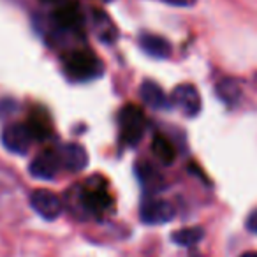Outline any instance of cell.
Here are the masks:
<instances>
[{
  "mask_svg": "<svg viewBox=\"0 0 257 257\" xmlns=\"http://www.w3.org/2000/svg\"><path fill=\"white\" fill-rule=\"evenodd\" d=\"M120 131L121 138L125 140V143L134 145L143 138L145 127H147V120H145L143 111L138 106H125L120 111Z\"/></svg>",
  "mask_w": 257,
  "mask_h": 257,
  "instance_id": "6da1fadb",
  "label": "cell"
},
{
  "mask_svg": "<svg viewBox=\"0 0 257 257\" xmlns=\"http://www.w3.org/2000/svg\"><path fill=\"white\" fill-rule=\"evenodd\" d=\"M34 134L30 125L27 123H11L2 131V145L6 150L16 155H27L32 147Z\"/></svg>",
  "mask_w": 257,
  "mask_h": 257,
  "instance_id": "7a4b0ae2",
  "label": "cell"
},
{
  "mask_svg": "<svg viewBox=\"0 0 257 257\" xmlns=\"http://www.w3.org/2000/svg\"><path fill=\"white\" fill-rule=\"evenodd\" d=\"M30 206L44 220H57L64 211V203L55 192L48 189H37L30 196Z\"/></svg>",
  "mask_w": 257,
  "mask_h": 257,
  "instance_id": "3957f363",
  "label": "cell"
},
{
  "mask_svg": "<svg viewBox=\"0 0 257 257\" xmlns=\"http://www.w3.org/2000/svg\"><path fill=\"white\" fill-rule=\"evenodd\" d=\"M175 215H176V210L169 201L155 199V197L145 199L140 210L141 220L148 225L168 224V222H171L173 218H175Z\"/></svg>",
  "mask_w": 257,
  "mask_h": 257,
  "instance_id": "277c9868",
  "label": "cell"
},
{
  "mask_svg": "<svg viewBox=\"0 0 257 257\" xmlns=\"http://www.w3.org/2000/svg\"><path fill=\"white\" fill-rule=\"evenodd\" d=\"M100 71V62L90 51H72L67 57V72L76 79L95 78Z\"/></svg>",
  "mask_w": 257,
  "mask_h": 257,
  "instance_id": "5b68a950",
  "label": "cell"
},
{
  "mask_svg": "<svg viewBox=\"0 0 257 257\" xmlns=\"http://www.w3.org/2000/svg\"><path fill=\"white\" fill-rule=\"evenodd\" d=\"M171 104L185 116H197L201 111V95L194 85H178L171 93Z\"/></svg>",
  "mask_w": 257,
  "mask_h": 257,
  "instance_id": "8992f818",
  "label": "cell"
},
{
  "mask_svg": "<svg viewBox=\"0 0 257 257\" xmlns=\"http://www.w3.org/2000/svg\"><path fill=\"white\" fill-rule=\"evenodd\" d=\"M62 168L60 155L55 150H43L32 162H30V175L37 180H53L58 175V169Z\"/></svg>",
  "mask_w": 257,
  "mask_h": 257,
  "instance_id": "52a82bcc",
  "label": "cell"
},
{
  "mask_svg": "<svg viewBox=\"0 0 257 257\" xmlns=\"http://www.w3.org/2000/svg\"><path fill=\"white\" fill-rule=\"evenodd\" d=\"M60 161H62V168H65L71 173H79L86 168L88 164V155H86L85 148L79 147V145L69 143L64 145L60 150Z\"/></svg>",
  "mask_w": 257,
  "mask_h": 257,
  "instance_id": "ba28073f",
  "label": "cell"
},
{
  "mask_svg": "<svg viewBox=\"0 0 257 257\" xmlns=\"http://www.w3.org/2000/svg\"><path fill=\"white\" fill-rule=\"evenodd\" d=\"M81 11H79V8L76 4H64L55 11L53 20L58 29L74 32L81 25Z\"/></svg>",
  "mask_w": 257,
  "mask_h": 257,
  "instance_id": "9c48e42d",
  "label": "cell"
},
{
  "mask_svg": "<svg viewBox=\"0 0 257 257\" xmlns=\"http://www.w3.org/2000/svg\"><path fill=\"white\" fill-rule=\"evenodd\" d=\"M140 48L148 57L154 58H168L171 55V46H169L168 41L161 36H155V34H141Z\"/></svg>",
  "mask_w": 257,
  "mask_h": 257,
  "instance_id": "30bf717a",
  "label": "cell"
},
{
  "mask_svg": "<svg viewBox=\"0 0 257 257\" xmlns=\"http://www.w3.org/2000/svg\"><path fill=\"white\" fill-rule=\"evenodd\" d=\"M141 99L147 106L154 107V109H168L169 107V102L171 100L168 99V95L164 93V90L154 81H145L141 85Z\"/></svg>",
  "mask_w": 257,
  "mask_h": 257,
  "instance_id": "8fae6325",
  "label": "cell"
},
{
  "mask_svg": "<svg viewBox=\"0 0 257 257\" xmlns=\"http://www.w3.org/2000/svg\"><path fill=\"white\" fill-rule=\"evenodd\" d=\"M217 95L220 97L222 102L225 104H236L241 97V88H239V83L236 79H231V78H225L222 81L217 83V88H215Z\"/></svg>",
  "mask_w": 257,
  "mask_h": 257,
  "instance_id": "7c38bea8",
  "label": "cell"
},
{
  "mask_svg": "<svg viewBox=\"0 0 257 257\" xmlns=\"http://www.w3.org/2000/svg\"><path fill=\"white\" fill-rule=\"evenodd\" d=\"M152 152L162 162V164H173L176 159V150L171 145V141L164 136H155L152 143Z\"/></svg>",
  "mask_w": 257,
  "mask_h": 257,
  "instance_id": "4fadbf2b",
  "label": "cell"
},
{
  "mask_svg": "<svg viewBox=\"0 0 257 257\" xmlns=\"http://www.w3.org/2000/svg\"><path fill=\"white\" fill-rule=\"evenodd\" d=\"M136 169H138V171H136L138 178H140L141 185H143L145 189H148V190H161L162 189L161 175H159V173L155 171L150 164H147V162H141V164L136 166Z\"/></svg>",
  "mask_w": 257,
  "mask_h": 257,
  "instance_id": "5bb4252c",
  "label": "cell"
},
{
  "mask_svg": "<svg viewBox=\"0 0 257 257\" xmlns=\"http://www.w3.org/2000/svg\"><path fill=\"white\" fill-rule=\"evenodd\" d=\"M95 34L99 36L100 41H104V43H114V39H116V29H114L113 22H109V18H107L104 13H95Z\"/></svg>",
  "mask_w": 257,
  "mask_h": 257,
  "instance_id": "9a60e30c",
  "label": "cell"
},
{
  "mask_svg": "<svg viewBox=\"0 0 257 257\" xmlns=\"http://www.w3.org/2000/svg\"><path fill=\"white\" fill-rule=\"evenodd\" d=\"M204 236V231L201 227H185L175 231L171 234V239L180 246H192L196 243H199Z\"/></svg>",
  "mask_w": 257,
  "mask_h": 257,
  "instance_id": "2e32d148",
  "label": "cell"
},
{
  "mask_svg": "<svg viewBox=\"0 0 257 257\" xmlns=\"http://www.w3.org/2000/svg\"><path fill=\"white\" fill-rule=\"evenodd\" d=\"M246 227H248V231L257 234V210H253L252 213L248 215V218H246Z\"/></svg>",
  "mask_w": 257,
  "mask_h": 257,
  "instance_id": "e0dca14e",
  "label": "cell"
},
{
  "mask_svg": "<svg viewBox=\"0 0 257 257\" xmlns=\"http://www.w3.org/2000/svg\"><path fill=\"white\" fill-rule=\"evenodd\" d=\"M164 2H168V4H171V6H178V8H189L196 0H164Z\"/></svg>",
  "mask_w": 257,
  "mask_h": 257,
  "instance_id": "ac0fdd59",
  "label": "cell"
},
{
  "mask_svg": "<svg viewBox=\"0 0 257 257\" xmlns=\"http://www.w3.org/2000/svg\"><path fill=\"white\" fill-rule=\"evenodd\" d=\"M43 2H48V4H60L64 0H43Z\"/></svg>",
  "mask_w": 257,
  "mask_h": 257,
  "instance_id": "d6986e66",
  "label": "cell"
},
{
  "mask_svg": "<svg viewBox=\"0 0 257 257\" xmlns=\"http://www.w3.org/2000/svg\"><path fill=\"white\" fill-rule=\"evenodd\" d=\"M241 257H257V253H253V252H250V253H243Z\"/></svg>",
  "mask_w": 257,
  "mask_h": 257,
  "instance_id": "ffe728a7",
  "label": "cell"
},
{
  "mask_svg": "<svg viewBox=\"0 0 257 257\" xmlns=\"http://www.w3.org/2000/svg\"><path fill=\"white\" fill-rule=\"evenodd\" d=\"M104 2H113V0H104Z\"/></svg>",
  "mask_w": 257,
  "mask_h": 257,
  "instance_id": "44dd1931",
  "label": "cell"
}]
</instances>
